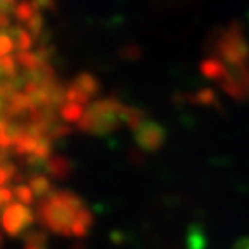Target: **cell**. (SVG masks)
Returning <instances> with one entry per match:
<instances>
[{
  "label": "cell",
  "instance_id": "6da1fadb",
  "mask_svg": "<svg viewBox=\"0 0 249 249\" xmlns=\"http://www.w3.org/2000/svg\"><path fill=\"white\" fill-rule=\"evenodd\" d=\"M82 210H85V204L76 194L70 191H59L40 201L36 218L51 232L68 237L73 235L71 229Z\"/></svg>",
  "mask_w": 249,
  "mask_h": 249
},
{
  "label": "cell",
  "instance_id": "7a4b0ae2",
  "mask_svg": "<svg viewBox=\"0 0 249 249\" xmlns=\"http://www.w3.org/2000/svg\"><path fill=\"white\" fill-rule=\"evenodd\" d=\"M130 111L132 109L124 107L116 99H102V101L92 102L85 109V114L78 123V128L95 135H107L114 132L121 123L128 124Z\"/></svg>",
  "mask_w": 249,
  "mask_h": 249
},
{
  "label": "cell",
  "instance_id": "3957f363",
  "mask_svg": "<svg viewBox=\"0 0 249 249\" xmlns=\"http://www.w3.org/2000/svg\"><path fill=\"white\" fill-rule=\"evenodd\" d=\"M35 222V214L28 206L21 204V202H16L5 210V213L2 214V227L4 230L16 237V235H21L31 223Z\"/></svg>",
  "mask_w": 249,
  "mask_h": 249
},
{
  "label": "cell",
  "instance_id": "277c9868",
  "mask_svg": "<svg viewBox=\"0 0 249 249\" xmlns=\"http://www.w3.org/2000/svg\"><path fill=\"white\" fill-rule=\"evenodd\" d=\"M161 130L156 126V124H151V123H144L137 130V142L140 144V147L144 149H156L158 145L161 144Z\"/></svg>",
  "mask_w": 249,
  "mask_h": 249
},
{
  "label": "cell",
  "instance_id": "5b68a950",
  "mask_svg": "<svg viewBox=\"0 0 249 249\" xmlns=\"http://www.w3.org/2000/svg\"><path fill=\"white\" fill-rule=\"evenodd\" d=\"M45 170H47V173L51 177H54L55 180H62L71 173V164L66 158L55 156V158H51V160L45 163Z\"/></svg>",
  "mask_w": 249,
  "mask_h": 249
},
{
  "label": "cell",
  "instance_id": "8992f818",
  "mask_svg": "<svg viewBox=\"0 0 249 249\" xmlns=\"http://www.w3.org/2000/svg\"><path fill=\"white\" fill-rule=\"evenodd\" d=\"M30 189L33 191V194L38 196L40 199H45L52 194V183L51 180L43 175H35L30 178Z\"/></svg>",
  "mask_w": 249,
  "mask_h": 249
},
{
  "label": "cell",
  "instance_id": "52a82bcc",
  "mask_svg": "<svg viewBox=\"0 0 249 249\" xmlns=\"http://www.w3.org/2000/svg\"><path fill=\"white\" fill-rule=\"evenodd\" d=\"M16 61H18V64H21L26 71H30V73H33V71L38 70L42 64H45V62L40 59L38 54H31V52H19L18 57H16Z\"/></svg>",
  "mask_w": 249,
  "mask_h": 249
},
{
  "label": "cell",
  "instance_id": "ba28073f",
  "mask_svg": "<svg viewBox=\"0 0 249 249\" xmlns=\"http://www.w3.org/2000/svg\"><path fill=\"white\" fill-rule=\"evenodd\" d=\"M83 114H85V111H83V106L82 104H74V102H66V104L61 107V116L62 120L66 121H82Z\"/></svg>",
  "mask_w": 249,
  "mask_h": 249
},
{
  "label": "cell",
  "instance_id": "9c48e42d",
  "mask_svg": "<svg viewBox=\"0 0 249 249\" xmlns=\"http://www.w3.org/2000/svg\"><path fill=\"white\" fill-rule=\"evenodd\" d=\"M11 35L14 36L16 47H18V49H19L21 52H28V49H30L31 43H33V38H31V35L28 33V30H21V28H12V30H11Z\"/></svg>",
  "mask_w": 249,
  "mask_h": 249
},
{
  "label": "cell",
  "instance_id": "30bf717a",
  "mask_svg": "<svg viewBox=\"0 0 249 249\" xmlns=\"http://www.w3.org/2000/svg\"><path fill=\"white\" fill-rule=\"evenodd\" d=\"M73 83H74V85L80 87V89H82V90H85V92L89 93L90 97H92V95H95V93H97L99 85H97V82H95V78L90 76V74H87V73L78 74L76 80H74Z\"/></svg>",
  "mask_w": 249,
  "mask_h": 249
},
{
  "label": "cell",
  "instance_id": "8fae6325",
  "mask_svg": "<svg viewBox=\"0 0 249 249\" xmlns=\"http://www.w3.org/2000/svg\"><path fill=\"white\" fill-rule=\"evenodd\" d=\"M66 101L68 102H74V104H87V102L90 101V95L85 92V90H82L78 85H74V83H71L70 89L66 90Z\"/></svg>",
  "mask_w": 249,
  "mask_h": 249
},
{
  "label": "cell",
  "instance_id": "7c38bea8",
  "mask_svg": "<svg viewBox=\"0 0 249 249\" xmlns=\"http://www.w3.org/2000/svg\"><path fill=\"white\" fill-rule=\"evenodd\" d=\"M23 241L26 246H38V248H45L47 233L42 232V230H30V232H24Z\"/></svg>",
  "mask_w": 249,
  "mask_h": 249
},
{
  "label": "cell",
  "instance_id": "4fadbf2b",
  "mask_svg": "<svg viewBox=\"0 0 249 249\" xmlns=\"http://www.w3.org/2000/svg\"><path fill=\"white\" fill-rule=\"evenodd\" d=\"M14 14L19 21H26L28 23V21H30L36 12H35V9H33V5H31V2L24 0V2H19V4L14 7Z\"/></svg>",
  "mask_w": 249,
  "mask_h": 249
},
{
  "label": "cell",
  "instance_id": "5bb4252c",
  "mask_svg": "<svg viewBox=\"0 0 249 249\" xmlns=\"http://www.w3.org/2000/svg\"><path fill=\"white\" fill-rule=\"evenodd\" d=\"M14 196L24 206H30L31 202H33V199H35V194H33V191L28 185H18L14 189Z\"/></svg>",
  "mask_w": 249,
  "mask_h": 249
},
{
  "label": "cell",
  "instance_id": "9a60e30c",
  "mask_svg": "<svg viewBox=\"0 0 249 249\" xmlns=\"http://www.w3.org/2000/svg\"><path fill=\"white\" fill-rule=\"evenodd\" d=\"M0 61H2V74L7 78H14L16 73H18V70H16L18 61H16L12 55H5V57H2Z\"/></svg>",
  "mask_w": 249,
  "mask_h": 249
},
{
  "label": "cell",
  "instance_id": "2e32d148",
  "mask_svg": "<svg viewBox=\"0 0 249 249\" xmlns=\"http://www.w3.org/2000/svg\"><path fill=\"white\" fill-rule=\"evenodd\" d=\"M12 197H14V191H11L7 187H0V220H2V214L5 213V210L12 204Z\"/></svg>",
  "mask_w": 249,
  "mask_h": 249
},
{
  "label": "cell",
  "instance_id": "e0dca14e",
  "mask_svg": "<svg viewBox=\"0 0 249 249\" xmlns=\"http://www.w3.org/2000/svg\"><path fill=\"white\" fill-rule=\"evenodd\" d=\"M16 177V168L14 164L5 163L0 166V187H4L5 183H9L11 180H14Z\"/></svg>",
  "mask_w": 249,
  "mask_h": 249
},
{
  "label": "cell",
  "instance_id": "ac0fdd59",
  "mask_svg": "<svg viewBox=\"0 0 249 249\" xmlns=\"http://www.w3.org/2000/svg\"><path fill=\"white\" fill-rule=\"evenodd\" d=\"M16 43L12 42V36L9 35V33H0V59L5 57V55L9 54V52L12 51V47H14Z\"/></svg>",
  "mask_w": 249,
  "mask_h": 249
},
{
  "label": "cell",
  "instance_id": "d6986e66",
  "mask_svg": "<svg viewBox=\"0 0 249 249\" xmlns=\"http://www.w3.org/2000/svg\"><path fill=\"white\" fill-rule=\"evenodd\" d=\"M42 14H35L33 18H31L30 21H28V30H30L31 36H38L40 35V30H42Z\"/></svg>",
  "mask_w": 249,
  "mask_h": 249
},
{
  "label": "cell",
  "instance_id": "ffe728a7",
  "mask_svg": "<svg viewBox=\"0 0 249 249\" xmlns=\"http://www.w3.org/2000/svg\"><path fill=\"white\" fill-rule=\"evenodd\" d=\"M0 28H2V30L9 28V18H7V14H4V12H0Z\"/></svg>",
  "mask_w": 249,
  "mask_h": 249
},
{
  "label": "cell",
  "instance_id": "44dd1931",
  "mask_svg": "<svg viewBox=\"0 0 249 249\" xmlns=\"http://www.w3.org/2000/svg\"><path fill=\"white\" fill-rule=\"evenodd\" d=\"M24 249H45V248H38V246H24Z\"/></svg>",
  "mask_w": 249,
  "mask_h": 249
},
{
  "label": "cell",
  "instance_id": "7402d4cb",
  "mask_svg": "<svg viewBox=\"0 0 249 249\" xmlns=\"http://www.w3.org/2000/svg\"><path fill=\"white\" fill-rule=\"evenodd\" d=\"M0 244H2V235H0Z\"/></svg>",
  "mask_w": 249,
  "mask_h": 249
}]
</instances>
